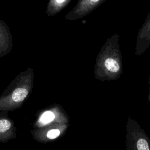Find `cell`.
Masks as SVG:
<instances>
[{
	"label": "cell",
	"instance_id": "277c9868",
	"mask_svg": "<svg viewBox=\"0 0 150 150\" xmlns=\"http://www.w3.org/2000/svg\"><path fill=\"white\" fill-rule=\"evenodd\" d=\"M107 0H78L75 6L65 16V19L76 21L82 19Z\"/></svg>",
	"mask_w": 150,
	"mask_h": 150
},
{
	"label": "cell",
	"instance_id": "7a4b0ae2",
	"mask_svg": "<svg viewBox=\"0 0 150 150\" xmlns=\"http://www.w3.org/2000/svg\"><path fill=\"white\" fill-rule=\"evenodd\" d=\"M70 118L63 108L53 104L39 110L33 123V128H39L54 123H69Z\"/></svg>",
	"mask_w": 150,
	"mask_h": 150
},
{
	"label": "cell",
	"instance_id": "8992f818",
	"mask_svg": "<svg viewBox=\"0 0 150 150\" xmlns=\"http://www.w3.org/2000/svg\"><path fill=\"white\" fill-rule=\"evenodd\" d=\"M136 41V51L141 54L150 45V12L138 30Z\"/></svg>",
	"mask_w": 150,
	"mask_h": 150
},
{
	"label": "cell",
	"instance_id": "ba28073f",
	"mask_svg": "<svg viewBox=\"0 0 150 150\" xmlns=\"http://www.w3.org/2000/svg\"><path fill=\"white\" fill-rule=\"evenodd\" d=\"M70 1L71 0H49L46 13L48 16H52L57 14L67 6Z\"/></svg>",
	"mask_w": 150,
	"mask_h": 150
},
{
	"label": "cell",
	"instance_id": "5b68a950",
	"mask_svg": "<svg viewBox=\"0 0 150 150\" xmlns=\"http://www.w3.org/2000/svg\"><path fill=\"white\" fill-rule=\"evenodd\" d=\"M17 127L8 116V111H0V143H6L17 137Z\"/></svg>",
	"mask_w": 150,
	"mask_h": 150
},
{
	"label": "cell",
	"instance_id": "9c48e42d",
	"mask_svg": "<svg viewBox=\"0 0 150 150\" xmlns=\"http://www.w3.org/2000/svg\"><path fill=\"white\" fill-rule=\"evenodd\" d=\"M138 150H149L147 141L144 138H140L137 142Z\"/></svg>",
	"mask_w": 150,
	"mask_h": 150
},
{
	"label": "cell",
	"instance_id": "52a82bcc",
	"mask_svg": "<svg viewBox=\"0 0 150 150\" xmlns=\"http://www.w3.org/2000/svg\"><path fill=\"white\" fill-rule=\"evenodd\" d=\"M13 47V38L6 23L0 19V58L9 54Z\"/></svg>",
	"mask_w": 150,
	"mask_h": 150
},
{
	"label": "cell",
	"instance_id": "3957f363",
	"mask_svg": "<svg viewBox=\"0 0 150 150\" xmlns=\"http://www.w3.org/2000/svg\"><path fill=\"white\" fill-rule=\"evenodd\" d=\"M69 123H54L39 128H33L30 134L33 138L39 143L46 144L64 135Z\"/></svg>",
	"mask_w": 150,
	"mask_h": 150
},
{
	"label": "cell",
	"instance_id": "6da1fadb",
	"mask_svg": "<svg viewBox=\"0 0 150 150\" xmlns=\"http://www.w3.org/2000/svg\"><path fill=\"white\" fill-rule=\"evenodd\" d=\"M34 78V71L31 67L16 76L0 96V111L20 108L32 93Z\"/></svg>",
	"mask_w": 150,
	"mask_h": 150
}]
</instances>
